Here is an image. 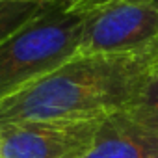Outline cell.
Returning a JSON list of instances; mask_svg holds the SVG:
<instances>
[{
	"label": "cell",
	"instance_id": "277c9868",
	"mask_svg": "<svg viewBox=\"0 0 158 158\" xmlns=\"http://www.w3.org/2000/svg\"><path fill=\"white\" fill-rule=\"evenodd\" d=\"M106 117L23 121L0 127V158H84Z\"/></svg>",
	"mask_w": 158,
	"mask_h": 158
},
{
	"label": "cell",
	"instance_id": "7a4b0ae2",
	"mask_svg": "<svg viewBox=\"0 0 158 158\" xmlns=\"http://www.w3.org/2000/svg\"><path fill=\"white\" fill-rule=\"evenodd\" d=\"M88 17L89 11H73L56 2L0 43V102L69 61L78 48Z\"/></svg>",
	"mask_w": 158,
	"mask_h": 158
},
{
	"label": "cell",
	"instance_id": "6da1fadb",
	"mask_svg": "<svg viewBox=\"0 0 158 158\" xmlns=\"http://www.w3.org/2000/svg\"><path fill=\"white\" fill-rule=\"evenodd\" d=\"M158 82V41L147 48L71 58L0 102V127L23 121L108 117L139 102Z\"/></svg>",
	"mask_w": 158,
	"mask_h": 158
},
{
	"label": "cell",
	"instance_id": "8fae6325",
	"mask_svg": "<svg viewBox=\"0 0 158 158\" xmlns=\"http://www.w3.org/2000/svg\"><path fill=\"white\" fill-rule=\"evenodd\" d=\"M151 88H156V89H158V82H154V84H152Z\"/></svg>",
	"mask_w": 158,
	"mask_h": 158
},
{
	"label": "cell",
	"instance_id": "30bf717a",
	"mask_svg": "<svg viewBox=\"0 0 158 158\" xmlns=\"http://www.w3.org/2000/svg\"><path fill=\"white\" fill-rule=\"evenodd\" d=\"M128 2H149V4H158V0H128Z\"/></svg>",
	"mask_w": 158,
	"mask_h": 158
},
{
	"label": "cell",
	"instance_id": "9c48e42d",
	"mask_svg": "<svg viewBox=\"0 0 158 158\" xmlns=\"http://www.w3.org/2000/svg\"><path fill=\"white\" fill-rule=\"evenodd\" d=\"M32 2H45V4H56V2H61V0H32Z\"/></svg>",
	"mask_w": 158,
	"mask_h": 158
},
{
	"label": "cell",
	"instance_id": "5b68a950",
	"mask_svg": "<svg viewBox=\"0 0 158 158\" xmlns=\"http://www.w3.org/2000/svg\"><path fill=\"white\" fill-rule=\"evenodd\" d=\"M84 158H158V130L139 123L125 110L112 114L102 121Z\"/></svg>",
	"mask_w": 158,
	"mask_h": 158
},
{
	"label": "cell",
	"instance_id": "8992f818",
	"mask_svg": "<svg viewBox=\"0 0 158 158\" xmlns=\"http://www.w3.org/2000/svg\"><path fill=\"white\" fill-rule=\"evenodd\" d=\"M48 6L52 4L32 0H0V43L30 24Z\"/></svg>",
	"mask_w": 158,
	"mask_h": 158
},
{
	"label": "cell",
	"instance_id": "3957f363",
	"mask_svg": "<svg viewBox=\"0 0 158 158\" xmlns=\"http://www.w3.org/2000/svg\"><path fill=\"white\" fill-rule=\"evenodd\" d=\"M158 41V4L112 2L91 10L73 58L123 54L141 50Z\"/></svg>",
	"mask_w": 158,
	"mask_h": 158
},
{
	"label": "cell",
	"instance_id": "52a82bcc",
	"mask_svg": "<svg viewBox=\"0 0 158 158\" xmlns=\"http://www.w3.org/2000/svg\"><path fill=\"white\" fill-rule=\"evenodd\" d=\"M125 112L130 114L139 123H143V125L158 130V89L156 88H151L139 102L132 104Z\"/></svg>",
	"mask_w": 158,
	"mask_h": 158
},
{
	"label": "cell",
	"instance_id": "ba28073f",
	"mask_svg": "<svg viewBox=\"0 0 158 158\" xmlns=\"http://www.w3.org/2000/svg\"><path fill=\"white\" fill-rule=\"evenodd\" d=\"M108 2H112V0H61V4L73 11H91Z\"/></svg>",
	"mask_w": 158,
	"mask_h": 158
}]
</instances>
